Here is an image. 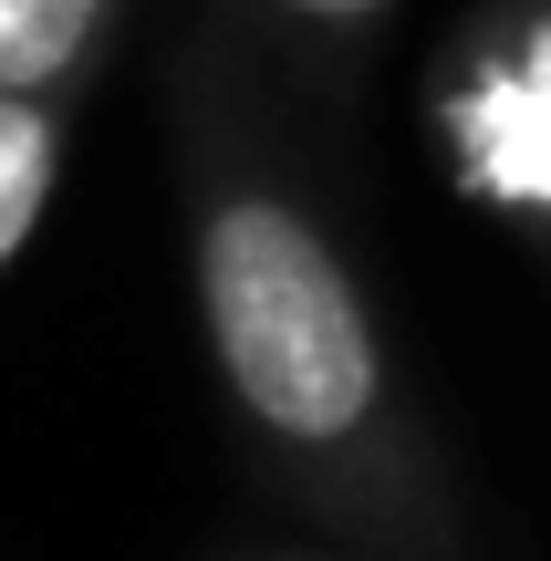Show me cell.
<instances>
[{"instance_id":"1","label":"cell","mask_w":551,"mask_h":561,"mask_svg":"<svg viewBox=\"0 0 551 561\" xmlns=\"http://www.w3.org/2000/svg\"><path fill=\"white\" fill-rule=\"evenodd\" d=\"M187 280H198L208 364L240 426L282 458V479H302L344 530H375L386 551H448L416 405L395 385L386 322L354 261L333 250V229L261 167H198Z\"/></svg>"},{"instance_id":"2","label":"cell","mask_w":551,"mask_h":561,"mask_svg":"<svg viewBox=\"0 0 551 561\" xmlns=\"http://www.w3.org/2000/svg\"><path fill=\"white\" fill-rule=\"evenodd\" d=\"M448 146L490 198L551 219V11H520L448 73Z\"/></svg>"},{"instance_id":"3","label":"cell","mask_w":551,"mask_h":561,"mask_svg":"<svg viewBox=\"0 0 551 561\" xmlns=\"http://www.w3.org/2000/svg\"><path fill=\"white\" fill-rule=\"evenodd\" d=\"M115 0H0V94H73Z\"/></svg>"},{"instance_id":"4","label":"cell","mask_w":551,"mask_h":561,"mask_svg":"<svg viewBox=\"0 0 551 561\" xmlns=\"http://www.w3.org/2000/svg\"><path fill=\"white\" fill-rule=\"evenodd\" d=\"M62 178V94H0V271L42 229Z\"/></svg>"},{"instance_id":"5","label":"cell","mask_w":551,"mask_h":561,"mask_svg":"<svg viewBox=\"0 0 551 561\" xmlns=\"http://www.w3.org/2000/svg\"><path fill=\"white\" fill-rule=\"evenodd\" d=\"M271 11H282V21H302V32H375L395 0H271Z\"/></svg>"},{"instance_id":"6","label":"cell","mask_w":551,"mask_h":561,"mask_svg":"<svg viewBox=\"0 0 551 561\" xmlns=\"http://www.w3.org/2000/svg\"><path fill=\"white\" fill-rule=\"evenodd\" d=\"M250 561H302V551H250Z\"/></svg>"}]
</instances>
